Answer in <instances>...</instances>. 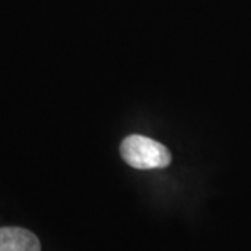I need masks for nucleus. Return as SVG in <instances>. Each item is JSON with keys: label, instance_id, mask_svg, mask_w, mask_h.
I'll list each match as a JSON object with an SVG mask.
<instances>
[{"label": "nucleus", "instance_id": "f257e3e1", "mask_svg": "<svg viewBox=\"0 0 251 251\" xmlns=\"http://www.w3.org/2000/svg\"><path fill=\"white\" fill-rule=\"evenodd\" d=\"M126 163L140 171L163 169L169 166L172 155L163 144L144 135H128L120 145Z\"/></svg>", "mask_w": 251, "mask_h": 251}, {"label": "nucleus", "instance_id": "f03ea898", "mask_svg": "<svg viewBox=\"0 0 251 251\" xmlns=\"http://www.w3.org/2000/svg\"><path fill=\"white\" fill-rule=\"evenodd\" d=\"M0 251H41V243L27 229L0 227Z\"/></svg>", "mask_w": 251, "mask_h": 251}]
</instances>
